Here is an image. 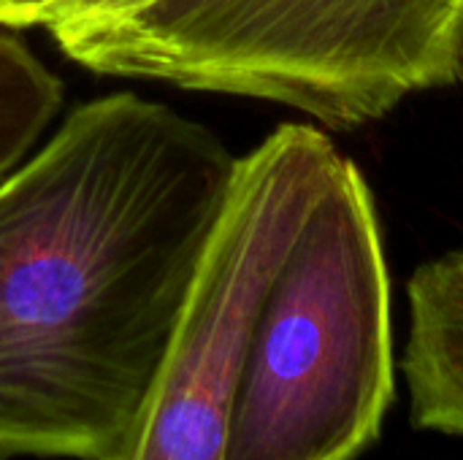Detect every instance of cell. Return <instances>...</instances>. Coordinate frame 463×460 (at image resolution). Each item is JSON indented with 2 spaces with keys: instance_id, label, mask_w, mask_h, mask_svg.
I'll use <instances>...</instances> for the list:
<instances>
[{
  "instance_id": "obj_4",
  "label": "cell",
  "mask_w": 463,
  "mask_h": 460,
  "mask_svg": "<svg viewBox=\"0 0 463 460\" xmlns=\"http://www.w3.org/2000/svg\"><path fill=\"white\" fill-rule=\"evenodd\" d=\"M347 157L307 122L236 157L222 211L125 460H225L244 355L263 301Z\"/></svg>"
},
{
  "instance_id": "obj_8",
  "label": "cell",
  "mask_w": 463,
  "mask_h": 460,
  "mask_svg": "<svg viewBox=\"0 0 463 460\" xmlns=\"http://www.w3.org/2000/svg\"><path fill=\"white\" fill-rule=\"evenodd\" d=\"M73 0H0V27H49Z\"/></svg>"
},
{
  "instance_id": "obj_2",
  "label": "cell",
  "mask_w": 463,
  "mask_h": 460,
  "mask_svg": "<svg viewBox=\"0 0 463 460\" xmlns=\"http://www.w3.org/2000/svg\"><path fill=\"white\" fill-rule=\"evenodd\" d=\"M49 35L92 73L266 100L334 133L463 87V0H152Z\"/></svg>"
},
{
  "instance_id": "obj_6",
  "label": "cell",
  "mask_w": 463,
  "mask_h": 460,
  "mask_svg": "<svg viewBox=\"0 0 463 460\" xmlns=\"http://www.w3.org/2000/svg\"><path fill=\"white\" fill-rule=\"evenodd\" d=\"M62 108V81L0 27V182L24 163Z\"/></svg>"
},
{
  "instance_id": "obj_1",
  "label": "cell",
  "mask_w": 463,
  "mask_h": 460,
  "mask_svg": "<svg viewBox=\"0 0 463 460\" xmlns=\"http://www.w3.org/2000/svg\"><path fill=\"white\" fill-rule=\"evenodd\" d=\"M236 155L165 103L68 114L0 182V460H125Z\"/></svg>"
},
{
  "instance_id": "obj_7",
  "label": "cell",
  "mask_w": 463,
  "mask_h": 460,
  "mask_svg": "<svg viewBox=\"0 0 463 460\" xmlns=\"http://www.w3.org/2000/svg\"><path fill=\"white\" fill-rule=\"evenodd\" d=\"M152 0H73L46 30L49 33H65V30H84V27H98L117 22Z\"/></svg>"
},
{
  "instance_id": "obj_5",
  "label": "cell",
  "mask_w": 463,
  "mask_h": 460,
  "mask_svg": "<svg viewBox=\"0 0 463 460\" xmlns=\"http://www.w3.org/2000/svg\"><path fill=\"white\" fill-rule=\"evenodd\" d=\"M407 304L402 374L412 426L463 439V244L415 268Z\"/></svg>"
},
{
  "instance_id": "obj_3",
  "label": "cell",
  "mask_w": 463,
  "mask_h": 460,
  "mask_svg": "<svg viewBox=\"0 0 463 460\" xmlns=\"http://www.w3.org/2000/svg\"><path fill=\"white\" fill-rule=\"evenodd\" d=\"M393 393L383 225L347 157L263 301L225 460H355L377 442Z\"/></svg>"
}]
</instances>
